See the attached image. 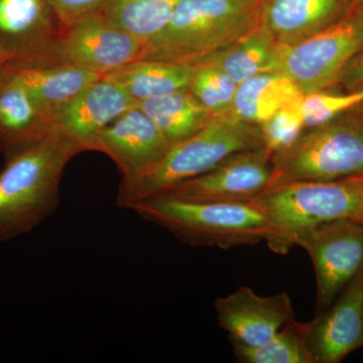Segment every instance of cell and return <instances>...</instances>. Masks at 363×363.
Instances as JSON below:
<instances>
[{
	"instance_id": "obj_1",
	"label": "cell",
	"mask_w": 363,
	"mask_h": 363,
	"mask_svg": "<svg viewBox=\"0 0 363 363\" xmlns=\"http://www.w3.org/2000/svg\"><path fill=\"white\" fill-rule=\"evenodd\" d=\"M82 152L56 130L6 159L0 171V243L32 233L56 213L64 171Z\"/></svg>"
},
{
	"instance_id": "obj_2",
	"label": "cell",
	"mask_w": 363,
	"mask_h": 363,
	"mask_svg": "<svg viewBox=\"0 0 363 363\" xmlns=\"http://www.w3.org/2000/svg\"><path fill=\"white\" fill-rule=\"evenodd\" d=\"M262 147L259 125L234 118L230 113L216 116L195 135L172 145L154 166L121 181L117 206L130 210L182 182L207 173L235 152Z\"/></svg>"
},
{
	"instance_id": "obj_3",
	"label": "cell",
	"mask_w": 363,
	"mask_h": 363,
	"mask_svg": "<svg viewBox=\"0 0 363 363\" xmlns=\"http://www.w3.org/2000/svg\"><path fill=\"white\" fill-rule=\"evenodd\" d=\"M259 0H181L140 59L195 65L259 26Z\"/></svg>"
},
{
	"instance_id": "obj_4",
	"label": "cell",
	"mask_w": 363,
	"mask_h": 363,
	"mask_svg": "<svg viewBox=\"0 0 363 363\" xmlns=\"http://www.w3.org/2000/svg\"><path fill=\"white\" fill-rule=\"evenodd\" d=\"M252 202L266 216L267 247L285 255L303 234L326 222L351 219L363 224V179L283 184Z\"/></svg>"
},
{
	"instance_id": "obj_5",
	"label": "cell",
	"mask_w": 363,
	"mask_h": 363,
	"mask_svg": "<svg viewBox=\"0 0 363 363\" xmlns=\"http://www.w3.org/2000/svg\"><path fill=\"white\" fill-rule=\"evenodd\" d=\"M130 210L191 247L255 245L267 234L266 216L252 202L196 203L159 196Z\"/></svg>"
},
{
	"instance_id": "obj_6",
	"label": "cell",
	"mask_w": 363,
	"mask_h": 363,
	"mask_svg": "<svg viewBox=\"0 0 363 363\" xmlns=\"http://www.w3.org/2000/svg\"><path fill=\"white\" fill-rule=\"evenodd\" d=\"M267 189L296 182L341 180L363 174V117L353 109L330 123L306 128L272 157Z\"/></svg>"
},
{
	"instance_id": "obj_7",
	"label": "cell",
	"mask_w": 363,
	"mask_h": 363,
	"mask_svg": "<svg viewBox=\"0 0 363 363\" xmlns=\"http://www.w3.org/2000/svg\"><path fill=\"white\" fill-rule=\"evenodd\" d=\"M363 51V4H353L340 20L314 37L281 47L276 71L301 92L333 89L351 60Z\"/></svg>"
},
{
	"instance_id": "obj_8",
	"label": "cell",
	"mask_w": 363,
	"mask_h": 363,
	"mask_svg": "<svg viewBox=\"0 0 363 363\" xmlns=\"http://www.w3.org/2000/svg\"><path fill=\"white\" fill-rule=\"evenodd\" d=\"M296 247L304 248L314 267L316 316L363 271V224L351 219L326 222L303 234Z\"/></svg>"
},
{
	"instance_id": "obj_9",
	"label": "cell",
	"mask_w": 363,
	"mask_h": 363,
	"mask_svg": "<svg viewBox=\"0 0 363 363\" xmlns=\"http://www.w3.org/2000/svg\"><path fill=\"white\" fill-rule=\"evenodd\" d=\"M272 157L266 147L241 150L207 173L182 182L159 196L196 203L252 202L271 183Z\"/></svg>"
},
{
	"instance_id": "obj_10",
	"label": "cell",
	"mask_w": 363,
	"mask_h": 363,
	"mask_svg": "<svg viewBox=\"0 0 363 363\" xmlns=\"http://www.w3.org/2000/svg\"><path fill=\"white\" fill-rule=\"evenodd\" d=\"M143 43L100 13L63 28L56 58L104 77L140 59Z\"/></svg>"
},
{
	"instance_id": "obj_11",
	"label": "cell",
	"mask_w": 363,
	"mask_h": 363,
	"mask_svg": "<svg viewBox=\"0 0 363 363\" xmlns=\"http://www.w3.org/2000/svg\"><path fill=\"white\" fill-rule=\"evenodd\" d=\"M61 35L49 0H0V45L13 55V64L58 61Z\"/></svg>"
},
{
	"instance_id": "obj_12",
	"label": "cell",
	"mask_w": 363,
	"mask_h": 363,
	"mask_svg": "<svg viewBox=\"0 0 363 363\" xmlns=\"http://www.w3.org/2000/svg\"><path fill=\"white\" fill-rule=\"evenodd\" d=\"M217 322L228 333L229 342L257 346L274 337L295 319L292 298L288 293L262 297L250 286L215 301Z\"/></svg>"
},
{
	"instance_id": "obj_13",
	"label": "cell",
	"mask_w": 363,
	"mask_h": 363,
	"mask_svg": "<svg viewBox=\"0 0 363 363\" xmlns=\"http://www.w3.org/2000/svg\"><path fill=\"white\" fill-rule=\"evenodd\" d=\"M314 363H339L363 346V271L344 288L328 309L307 322Z\"/></svg>"
},
{
	"instance_id": "obj_14",
	"label": "cell",
	"mask_w": 363,
	"mask_h": 363,
	"mask_svg": "<svg viewBox=\"0 0 363 363\" xmlns=\"http://www.w3.org/2000/svg\"><path fill=\"white\" fill-rule=\"evenodd\" d=\"M171 145L136 105L100 131L88 150L107 155L123 174V180H128L154 166Z\"/></svg>"
},
{
	"instance_id": "obj_15",
	"label": "cell",
	"mask_w": 363,
	"mask_h": 363,
	"mask_svg": "<svg viewBox=\"0 0 363 363\" xmlns=\"http://www.w3.org/2000/svg\"><path fill=\"white\" fill-rule=\"evenodd\" d=\"M350 0H259L257 23L281 47L314 37L350 11Z\"/></svg>"
},
{
	"instance_id": "obj_16",
	"label": "cell",
	"mask_w": 363,
	"mask_h": 363,
	"mask_svg": "<svg viewBox=\"0 0 363 363\" xmlns=\"http://www.w3.org/2000/svg\"><path fill=\"white\" fill-rule=\"evenodd\" d=\"M138 104L121 87L102 77L86 87L55 116V128L86 150L116 118Z\"/></svg>"
},
{
	"instance_id": "obj_17",
	"label": "cell",
	"mask_w": 363,
	"mask_h": 363,
	"mask_svg": "<svg viewBox=\"0 0 363 363\" xmlns=\"http://www.w3.org/2000/svg\"><path fill=\"white\" fill-rule=\"evenodd\" d=\"M55 130L54 118L30 91L0 72V152L6 159Z\"/></svg>"
},
{
	"instance_id": "obj_18",
	"label": "cell",
	"mask_w": 363,
	"mask_h": 363,
	"mask_svg": "<svg viewBox=\"0 0 363 363\" xmlns=\"http://www.w3.org/2000/svg\"><path fill=\"white\" fill-rule=\"evenodd\" d=\"M4 70L25 86L52 118L79 93L102 78L92 72L62 61L26 65L11 63Z\"/></svg>"
},
{
	"instance_id": "obj_19",
	"label": "cell",
	"mask_w": 363,
	"mask_h": 363,
	"mask_svg": "<svg viewBox=\"0 0 363 363\" xmlns=\"http://www.w3.org/2000/svg\"><path fill=\"white\" fill-rule=\"evenodd\" d=\"M303 94L284 74L266 72L238 84L229 113L241 121L259 125Z\"/></svg>"
},
{
	"instance_id": "obj_20",
	"label": "cell",
	"mask_w": 363,
	"mask_h": 363,
	"mask_svg": "<svg viewBox=\"0 0 363 363\" xmlns=\"http://www.w3.org/2000/svg\"><path fill=\"white\" fill-rule=\"evenodd\" d=\"M194 67L157 60L138 59L104 76L133 100L145 101L190 86Z\"/></svg>"
},
{
	"instance_id": "obj_21",
	"label": "cell",
	"mask_w": 363,
	"mask_h": 363,
	"mask_svg": "<svg viewBox=\"0 0 363 363\" xmlns=\"http://www.w3.org/2000/svg\"><path fill=\"white\" fill-rule=\"evenodd\" d=\"M138 106L171 145L195 135L215 117L189 88L138 102Z\"/></svg>"
},
{
	"instance_id": "obj_22",
	"label": "cell",
	"mask_w": 363,
	"mask_h": 363,
	"mask_svg": "<svg viewBox=\"0 0 363 363\" xmlns=\"http://www.w3.org/2000/svg\"><path fill=\"white\" fill-rule=\"evenodd\" d=\"M281 50V45L257 26L233 45L197 64L218 67L236 84H240L259 74L276 71Z\"/></svg>"
},
{
	"instance_id": "obj_23",
	"label": "cell",
	"mask_w": 363,
	"mask_h": 363,
	"mask_svg": "<svg viewBox=\"0 0 363 363\" xmlns=\"http://www.w3.org/2000/svg\"><path fill=\"white\" fill-rule=\"evenodd\" d=\"M181 0H109L99 11L143 44L168 23Z\"/></svg>"
},
{
	"instance_id": "obj_24",
	"label": "cell",
	"mask_w": 363,
	"mask_h": 363,
	"mask_svg": "<svg viewBox=\"0 0 363 363\" xmlns=\"http://www.w3.org/2000/svg\"><path fill=\"white\" fill-rule=\"evenodd\" d=\"M230 344L240 363H314L308 345L307 323L295 319L260 345Z\"/></svg>"
},
{
	"instance_id": "obj_25",
	"label": "cell",
	"mask_w": 363,
	"mask_h": 363,
	"mask_svg": "<svg viewBox=\"0 0 363 363\" xmlns=\"http://www.w3.org/2000/svg\"><path fill=\"white\" fill-rule=\"evenodd\" d=\"M189 90L213 116L229 113L238 84L218 67L197 64Z\"/></svg>"
},
{
	"instance_id": "obj_26",
	"label": "cell",
	"mask_w": 363,
	"mask_h": 363,
	"mask_svg": "<svg viewBox=\"0 0 363 363\" xmlns=\"http://www.w3.org/2000/svg\"><path fill=\"white\" fill-rule=\"evenodd\" d=\"M320 90L303 95L301 108L306 128L330 123L363 104V88L345 92Z\"/></svg>"
},
{
	"instance_id": "obj_27",
	"label": "cell",
	"mask_w": 363,
	"mask_h": 363,
	"mask_svg": "<svg viewBox=\"0 0 363 363\" xmlns=\"http://www.w3.org/2000/svg\"><path fill=\"white\" fill-rule=\"evenodd\" d=\"M302 98L279 109L271 118L259 124L264 147L272 155L292 145L305 130L301 108Z\"/></svg>"
},
{
	"instance_id": "obj_28",
	"label": "cell",
	"mask_w": 363,
	"mask_h": 363,
	"mask_svg": "<svg viewBox=\"0 0 363 363\" xmlns=\"http://www.w3.org/2000/svg\"><path fill=\"white\" fill-rule=\"evenodd\" d=\"M62 30L99 13L109 0H49Z\"/></svg>"
},
{
	"instance_id": "obj_29",
	"label": "cell",
	"mask_w": 363,
	"mask_h": 363,
	"mask_svg": "<svg viewBox=\"0 0 363 363\" xmlns=\"http://www.w3.org/2000/svg\"><path fill=\"white\" fill-rule=\"evenodd\" d=\"M337 86H341L345 91L363 88V51L351 60L350 64L344 68Z\"/></svg>"
},
{
	"instance_id": "obj_30",
	"label": "cell",
	"mask_w": 363,
	"mask_h": 363,
	"mask_svg": "<svg viewBox=\"0 0 363 363\" xmlns=\"http://www.w3.org/2000/svg\"><path fill=\"white\" fill-rule=\"evenodd\" d=\"M13 55L4 49L2 45H0V72L4 70L9 64L13 63Z\"/></svg>"
},
{
	"instance_id": "obj_31",
	"label": "cell",
	"mask_w": 363,
	"mask_h": 363,
	"mask_svg": "<svg viewBox=\"0 0 363 363\" xmlns=\"http://www.w3.org/2000/svg\"><path fill=\"white\" fill-rule=\"evenodd\" d=\"M350 1H351V6H353V4H363V0H350Z\"/></svg>"
},
{
	"instance_id": "obj_32",
	"label": "cell",
	"mask_w": 363,
	"mask_h": 363,
	"mask_svg": "<svg viewBox=\"0 0 363 363\" xmlns=\"http://www.w3.org/2000/svg\"><path fill=\"white\" fill-rule=\"evenodd\" d=\"M357 111L358 112H359V113L362 114V116L363 117V104L362 105H360V106L357 107Z\"/></svg>"
},
{
	"instance_id": "obj_33",
	"label": "cell",
	"mask_w": 363,
	"mask_h": 363,
	"mask_svg": "<svg viewBox=\"0 0 363 363\" xmlns=\"http://www.w3.org/2000/svg\"><path fill=\"white\" fill-rule=\"evenodd\" d=\"M359 177H362V178L363 179V174H362V175H359Z\"/></svg>"
}]
</instances>
